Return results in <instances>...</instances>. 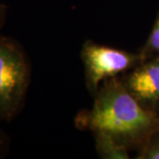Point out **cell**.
Masks as SVG:
<instances>
[{
	"label": "cell",
	"instance_id": "obj_9",
	"mask_svg": "<svg viewBox=\"0 0 159 159\" xmlns=\"http://www.w3.org/2000/svg\"><path fill=\"white\" fill-rule=\"evenodd\" d=\"M7 14H8V7L0 1V31L6 24Z\"/></svg>",
	"mask_w": 159,
	"mask_h": 159
},
{
	"label": "cell",
	"instance_id": "obj_7",
	"mask_svg": "<svg viewBox=\"0 0 159 159\" xmlns=\"http://www.w3.org/2000/svg\"><path fill=\"white\" fill-rule=\"evenodd\" d=\"M137 159H159V129L150 136L139 151Z\"/></svg>",
	"mask_w": 159,
	"mask_h": 159
},
{
	"label": "cell",
	"instance_id": "obj_2",
	"mask_svg": "<svg viewBox=\"0 0 159 159\" xmlns=\"http://www.w3.org/2000/svg\"><path fill=\"white\" fill-rule=\"evenodd\" d=\"M31 76L30 58L22 44L0 34V121L11 122L20 113Z\"/></svg>",
	"mask_w": 159,
	"mask_h": 159
},
{
	"label": "cell",
	"instance_id": "obj_8",
	"mask_svg": "<svg viewBox=\"0 0 159 159\" xmlns=\"http://www.w3.org/2000/svg\"><path fill=\"white\" fill-rule=\"evenodd\" d=\"M10 139L5 131L0 127V158L5 157L9 150Z\"/></svg>",
	"mask_w": 159,
	"mask_h": 159
},
{
	"label": "cell",
	"instance_id": "obj_6",
	"mask_svg": "<svg viewBox=\"0 0 159 159\" xmlns=\"http://www.w3.org/2000/svg\"><path fill=\"white\" fill-rule=\"evenodd\" d=\"M139 51L141 52L144 59L154 56H159V11L151 32L148 34V39L146 40L145 43Z\"/></svg>",
	"mask_w": 159,
	"mask_h": 159
},
{
	"label": "cell",
	"instance_id": "obj_3",
	"mask_svg": "<svg viewBox=\"0 0 159 159\" xmlns=\"http://www.w3.org/2000/svg\"><path fill=\"white\" fill-rule=\"evenodd\" d=\"M87 89L94 97L105 80L134 68L144 60L140 51H130L86 41L80 50Z\"/></svg>",
	"mask_w": 159,
	"mask_h": 159
},
{
	"label": "cell",
	"instance_id": "obj_4",
	"mask_svg": "<svg viewBox=\"0 0 159 159\" xmlns=\"http://www.w3.org/2000/svg\"><path fill=\"white\" fill-rule=\"evenodd\" d=\"M118 77L142 108L159 117V56L144 59Z\"/></svg>",
	"mask_w": 159,
	"mask_h": 159
},
{
	"label": "cell",
	"instance_id": "obj_5",
	"mask_svg": "<svg viewBox=\"0 0 159 159\" xmlns=\"http://www.w3.org/2000/svg\"><path fill=\"white\" fill-rule=\"evenodd\" d=\"M96 150L100 158L102 159H128L130 150L120 144L114 138L102 132L93 133Z\"/></svg>",
	"mask_w": 159,
	"mask_h": 159
},
{
	"label": "cell",
	"instance_id": "obj_1",
	"mask_svg": "<svg viewBox=\"0 0 159 159\" xmlns=\"http://www.w3.org/2000/svg\"><path fill=\"white\" fill-rule=\"evenodd\" d=\"M93 97L92 107L75 118L79 129L105 133L130 151H139L159 129V117L142 108L118 76L105 80Z\"/></svg>",
	"mask_w": 159,
	"mask_h": 159
}]
</instances>
